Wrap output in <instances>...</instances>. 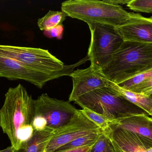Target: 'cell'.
Here are the masks:
<instances>
[{
  "mask_svg": "<svg viewBox=\"0 0 152 152\" xmlns=\"http://www.w3.org/2000/svg\"><path fill=\"white\" fill-rule=\"evenodd\" d=\"M34 99L21 84L10 88L0 110V127L16 150L33 134Z\"/></svg>",
  "mask_w": 152,
  "mask_h": 152,
  "instance_id": "obj_1",
  "label": "cell"
},
{
  "mask_svg": "<svg viewBox=\"0 0 152 152\" xmlns=\"http://www.w3.org/2000/svg\"><path fill=\"white\" fill-rule=\"evenodd\" d=\"M152 69V43L124 41L109 63L101 70L117 84Z\"/></svg>",
  "mask_w": 152,
  "mask_h": 152,
  "instance_id": "obj_2",
  "label": "cell"
},
{
  "mask_svg": "<svg viewBox=\"0 0 152 152\" xmlns=\"http://www.w3.org/2000/svg\"><path fill=\"white\" fill-rule=\"evenodd\" d=\"M61 11L67 16L88 24L116 27L126 22L130 13L121 6L98 0H68L61 4Z\"/></svg>",
  "mask_w": 152,
  "mask_h": 152,
  "instance_id": "obj_3",
  "label": "cell"
},
{
  "mask_svg": "<svg viewBox=\"0 0 152 152\" xmlns=\"http://www.w3.org/2000/svg\"><path fill=\"white\" fill-rule=\"evenodd\" d=\"M74 102L82 108H87L104 115L110 123L134 115H148L109 87L91 91Z\"/></svg>",
  "mask_w": 152,
  "mask_h": 152,
  "instance_id": "obj_4",
  "label": "cell"
},
{
  "mask_svg": "<svg viewBox=\"0 0 152 152\" xmlns=\"http://www.w3.org/2000/svg\"><path fill=\"white\" fill-rule=\"evenodd\" d=\"M34 130L58 129L66 125L78 110L69 101L50 97L46 93L34 99Z\"/></svg>",
  "mask_w": 152,
  "mask_h": 152,
  "instance_id": "obj_5",
  "label": "cell"
},
{
  "mask_svg": "<svg viewBox=\"0 0 152 152\" xmlns=\"http://www.w3.org/2000/svg\"><path fill=\"white\" fill-rule=\"evenodd\" d=\"M88 25L91 41L87 56L91 66L101 70L110 62L124 41L115 27L98 24Z\"/></svg>",
  "mask_w": 152,
  "mask_h": 152,
  "instance_id": "obj_6",
  "label": "cell"
},
{
  "mask_svg": "<svg viewBox=\"0 0 152 152\" xmlns=\"http://www.w3.org/2000/svg\"><path fill=\"white\" fill-rule=\"evenodd\" d=\"M0 54L49 74L58 73L70 66L65 65L48 50L39 48L0 45Z\"/></svg>",
  "mask_w": 152,
  "mask_h": 152,
  "instance_id": "obj_7",
  "label": "cell"
},
{
  "mask_svg": "<svg viewBox=\"0 0 152 152\" xmlns=\"http://www.w3.org/2000/svg\"><path fill=\"white\" fill-rule=\"evenodd\" d=\"M88 61L87 57L77 63L70 65L67 69L54 74H49L34 70L15 59L0 54V77L10 80H22L42 89L47 82L64 76L68 75L74 69Z\"/></svg>",
  "mask_w": 152,
  "mask_h": 152,
  "instance_id": "obj_8",
  "label": "cell"
},
{
  "mask_svg": "<svg viewBox=\"0 0 152 152\" xmlns=\"http://www.w3.org/2000/svg\"><path fill=\"white\" fill-rule=\"evenodd\" d=\"M103 131L83 113L77 110L69 122L57 129L47 145L44 152H54L69 142L90 133Z\"/></svg>",
  "mask_w": 152,
  "mask_h": 152,
  "instance_id": "obj_9",
  "label": "cell"
},
{
  "mask_svg": "<svg viewBox=\"0 0 152 152\" xmlns=\"http://www.w3.org/2000/svg\"><path fill=\"white\" fill-rule=\"evenodd\" d=\"M69 76L72 80L73 88L69 97V102L75 101L78 98L91 91L104 88H108V80L101 70L90 66L84 69L73 71Z\"/></svg>",
  "mask_w": 152,
  "mask_h": 152,
  "instance_id": "obj_10",
  "label": "cell"
},
{
  "mask_svg": "<svg viewBox=\"0 0 152 152\" xmlns=\"http://www.w3.org/2000/svg\"><path fill=\"white\" fill-rule=\"evenodd\" d=\"M115 152H152V140L109 124L105 131Z\"/></svg>",
  "mask_w": 152,
  "mask_h": 152,
  "instance_id": "obj_11",
  "label": "cell"
},
{
  "mask_svg": "<svg viewBox=\"0 0 152 152\" xmlns=\"http://www.w3.org/2000/svg\"><path fill=\"white\" fill-rule=\"evenodd\" d=\"M130 18L115 27L124 41L152 43V17L145 18L139 13L130 12Z\"/></svg>",
  "mask_w": 152,
  "mask_h": 152,
  "instance_id": "obj_12",
  "label": "cell"
},
{
  "mask_svg": "<svg viewBox=\"0 0 152 152\" xmlns=\"http://www.w3.org/2000/svg\"><path fill=\"white\" fill-rule=\"evenodd\" d=\"M152 140V119L148 115H140L109 123Z\"/></svg>",
  "mask_w": 152,
  "mask_h": 152,
  "instance_id": "obj_13",
  "label": "cell"
},
{
  "mask_svg": "<svg viewBox=\"0 0 152 152\" xmlns=\"http://www.w3.org/2000/svg\"><path fill=\"white\" fill-rule=\"evenodd\" d=\"M117 85L126 90L152 97V69L139 74Z\"/></svg>",
  "mask_w": 152,
  "mask_h": 152,
  "instance_id": "obj_14",
  "label": "cell"
},
{
  "mask_svg": "<svg viewBox=\"0 0 152 152\" xmlns=\"http://www.w3.org/2000/svg\"><path fill=\"white\" fill-rule=\"evenodd\" d=\"M57 130L46 128L34 130L32 137L22 144L17 152H44L46 147Z\"/></svg>",
  "mask_w": 152,
  "mask_h": 152,
  "instance_id": "obj_15",
  "label": "cell"
},
{
  "mask_svg": "<svg viewBox=\"0 0 152 152\" xmlns=\"http://www.w3.org/2000/svg\"><path fill=\"white\" fill-rule=\"evenodd\" d=\"M108 81L109 88L133 104L144 110L148 115L152 116V97L147 96L126 90L108 80Z\"/></svg>",
  "mask_w": 152,
  "mask_h": 152,
  "instance_id": "obj_16",
  "label": "cell"
},
{
  "mask_svg": "<svg viewBox=\"0 0 152 152\" xmlns=\"http://www.w3.org/2000/svg\"><path fill=\"white\" fill-rule=\"evenodd\" d=\"M66 17L67 15L63 11L49 10L44 16L39 18L37 24L41 31L49 30L57 26L63 25Z\"/></svg>",
  "mask_w": 152,
  "mask_h": 152,
  "instance_id": "obj_17",
  "label": "cell"
},
{
  "mask_svg": "<svg viewBox=\"0 0 152 152\" xmlns=\"http://www.w3.org/2000/svg\"><path fill=\"white\" fill-rule=\"evenodd\" d=\"M101 132L90 133L83 137H80L62 146L55 151H62L85 146L91 145L96 142Z\"/></svg>",
  "mask_w": 152,
  "mask_h": 152,
  "instance_id": "obj_18",
  "label": "cell"
},
{
  "mask_svg": "<svg viewBox=\"0 0 152 152\" xmlns=\"http://www.w3.org/2000/svg\"><path fill=\"white\" fill-rule=\"evenodd\" d=\"M90 152H115L111 140L104 132L99 134L92 145Z\"/></svg>",
  "mask_w": 152,
  "mask_h": 152,
  "instance_id": "obj_19",
  "label": "cell"
},
{
  "mask_svg": "<svg viewBox=\"0 0 152 152\" xmlns=\"http://www.w3.org/2000/svg\"><path fill=\"white\" fill-rule=\"evenodd\" d=\"M82 111L90 121L93 122L103 131H105L109 128L110 122L104 115L87 108H83Z\"/></svg>",
  "mask_w": 152,
  "mask_h": 152,
  "instance_id": "obj_20",
  "label": "cell"
},
{
  "mask_svg": "<svg viewBox=\"0 0 152 152\" xmlns=\"http://www.w3.org/2000/svg\"><path fill=\"white\" fill-rule=\"evenodd\" d=\"M127 6L134 12L152 13V0H131Z\"/></svg>",
  "mask_w": 152,
  "mask_h": 152,
  "instance_id": "obj_21",
  "label": "cell"
},
{
  "mask_svg": "<svg viewBox=\"0 0 152 152\" xmlns=\"http://www.w3.org/2000/svg\"><path fill=\"white\" fill-rule=\"evenodd\" d=\"M64 27L63 25L57 26L49 30L44 31V34L48 38H56L58 39H61L63 37Z\"/></svg>",
  "mask_w": 152,
  "mask_h": 152,
  "instance_id": "obj_22",
  "label": "cell"
},
{
  "mask_svg": "<svg viewBox=\"0 0 152 152\" xmlns=\"http://www.w3.org/2000/svg\"><path fill=\"white\" fill-rule=\"evenodd\" d=\"M91 145L85 146L81 147L72 148V149H67V150H62V151H56L54 152H90Z\"/></svg>",
  "mask_w": 152,
  "mask_h": 152,
  "instance_id": "obj_23",
  "label": "cell"
},
{
  "mask_svg": "<svg viewBox=\"0 0 152 152\" xmlns=\"http://www.w3.org/2000/svg\"><path fill=\"white\" fill-rule=\"evenodd\" d=\"M104 2L112 5L121 6V5L128 4L131 0H103Z\"/></svg>",
  "mask_w": 152,
  "mask_h": 152,
  "instance_id": "obj_24",
  "label": "cell"
},
{
  "mask_svg": "<svg viewBox=\"0 0 152 152\" xmlns=\"http://www.w3.org/2000/svg\"><path fill=\"white\" fill-rule=\"evenodd\" d=\"M0 152H17V150L11 145L5 149L0 150Z\"/></svg>",
  "mask_w": 152,
  "mask_h": 152,
  "instance_id": "obj_25",
  "label": "cell"
}]
</instances>
